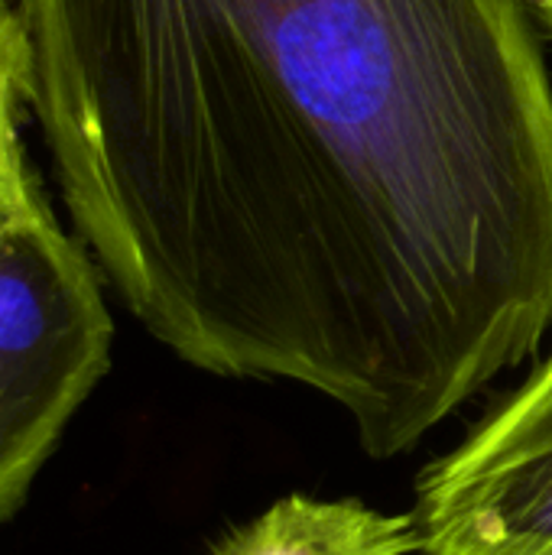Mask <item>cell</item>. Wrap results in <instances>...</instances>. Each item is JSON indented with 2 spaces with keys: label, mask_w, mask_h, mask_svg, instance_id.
Masks as SVG:
<instances>
[{
  "label": "cell",
  "mask_w": 552,
  "mask_h": 555,
  "mask_svg": "<svg viewBox=\"0 0 552 555\" xmlns=\"http://www.w3.org/2000/svg\"><path fill=\"white\" fill-rule=\"evenodd\" d=\"M26 85H23V55L16 39V23L0 33V198L33 169L23 143L26 117Z\"/></svg>",
  "instance_id": "5"
},
{
  "label": "cell",
  "mask_w": 552,
  "mask_h": 555,
  "mask_svg": "<svg viewBox=\"0 0 552 555\" xmlns=\"http://www.w3.org/2000/svg\"><path fill=\"white\" fill-rule=\"evenodd\" d=\"M413 514H384L358 498L290 494L224 533L208 555H416Z\"/></svg>",
  "instance_id": "4"
},
{
  "label": "cell",
  "mask_w": 552,
  "mask_h": 555,
  "mask_svg": "<svg viewBox=\"0 0 552 555\" xmlns=\"http://www.w3.org/2000/svg\"><path fill=\"white\" fill-rule=\"evenodd\" d=\"M104 273L36 169L0 198V527L111 367Z\"/></svg>",
  "instance_id": "2"
},
{
  "label": "cell",
  "mask_w": 552,
  "mask_h": 555,
  "mask_svg": "<svg viewBox=\"0 0 552 555\" xmlns=\"http://www.w3.org/2000/svg\"><path fill=\"white\" fill-rule=\"evenodd\" d=\"M16 20H13V0H0V33L10 29Z\"/></svg>",
  "instance_id": "6"
},
{
  "label": "cell",
  "mask_w": 552,
  "mask_h": 555,
  "mask_svg": "<svg viewBox=\"0 0 552 555\" xmlns=\"http://www.w3.org/2000/svg\"><path fill=\"white\" fill-rule=\"evenodd\" d=\"M413 524L423 555H552V351L426 468Z\"/></svg>",
  "instance_id": "3"
},
{
  "label": "cell",
  "mask_w": 552,
  "mask_h": 555,
  "mask_svg": "<svg viewBox=\"0 0 552 555\" xmlns=\"http://www.w3.org/2000/svg\"><path fill=\"white\" fill-rule=\"evenodd\" d=\"M537 10H540V16H543V26L550 29V36H552V0H537Z\"/></svg>",
  "instance_id": "7"
},
{
  "label": "cell",
  "mask_w": 552,
  "mask_h": 555,
  "mask_svg": "<svg viewBox=\"0 0 552 555\" xmlns=\"http://www.w3.org/2000/svg\"><path fill=\"white\" fill-rule=\"evenodd\" d=\"M104 280L185 364L299 384L397 459L552 335L527 0H13Z\"/></svg>",
  "instance_id": "1"
}]
</instances>
